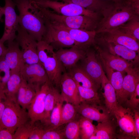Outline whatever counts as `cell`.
Segmentation results:
<instances>
[{
	"label": "cell",
	"instance_id": "obj_36",
	"mask_svg": "<svg viewBox=\"0 0 139 139\" xmlns=\"http://www.w3.org/2000/svg\"><path fill=\"white\" fill-rule=\"evenodd\" d=\"M11 75L10 70L3 56L0 58V94L2 95H5V92Z\"/></svg>",
	"mask_w": 139,
	"mask_h": 139
},
{
	"label": "cell",
	"instance_id": "obj_25",
	"mask_svg": "<svg viewBox=\"0 0 139 139\" xmlns=\"http://www.w3.org/2000/svg\"><path fill=\"white\" fill-rule=\"evenodd\" d=\"M108 51L110 53L121 57L132 63L139 62V54L124 46L112 43L106 42Z\"/></svg>",
	"mask_w": 139,
	"mask_h": 139
},
{
	"label": "cell",
	"instance_id": "obj_26",
	"mask_svg": "<svg viewBox=\"0 0 139 139\" xmlns=\"http://www.w3.org/2000/svg\"><path fill=\"white\" fill-rule=\"evenodd\" d=\"M36 93L34 89L23 78L17 94V102L22 108L27 109Z\"/></svg>",
	"mask_w": 139,
	"mask_h": 139
},
{
	"label": "cell",
	"instance_id": "obj_7",
	"mask_svg": "<svg viewBox=\"0 0 139 139\" xmlns=\"http://www.w3.org/2000/svg\"><path fill=\"white\" fill-rule=\"evenodd\" d=\"M15 39L21 48L24 62L28 64L40 63L37 51V41L19 25Z\"/></svg>",
	"mask_w": 139,
	"mask_h": 139
},
{
	"label": "cell",
	"instance_id": "obj_13",
	"mask_svg": "<svg viewBox=\"0 0 139 139\" xmlns=\"http://www.w3.org/2000/svg\"><path fill=\"white\" fill-rule=\"evenodd\" d=\"M52 24L56 27L67 31L74 41V47L79 49L86 51L91 46L95 45L96 43L95 31H84L70 28L62 25Z\"/></svg>",
	"mask_w": 139,
	"mask_h": 139
},
{
	"label": "cell",
	"instance_id": "obj_8",
	"mask_svg": "<svg viewBox=\"0 0 139 139\" xmlns=\"http://www.w3.org/2000/svg\"><path fill=\"white\" fill-rule=\"evenodd\" d=\"M3 7L5 16V27L3 35L0 39L4 43L6 41H13L15 39L19 25V16L15 11V4L13 0H5Z\"/></svg>",
	"mask_w": 139,
	"mask_h": 139
},
{
	"label": "cell",
	"instance_id": "obj_50",
	"mask_svg": "<svg viewBox=\"0 0 139 139\" xmlns=\"http://www.w3.org/2000/svg\"><path fill=\"white\" fill-rule=\"evenodd\" d=\"M33 0V1H34V0Z\"/></svg>",
	"mask_w": 139,
	"mask_h": 139
},
{
	"label": "cell",
	"instance_id": "obj_40",
	"mask_svg": "<svg viewBox=\"0 0 139 139\" xmlns=\"http://www.w3.org/2000/svg\"><path fill=\"white\" fill-rule=\"evenodd\" d=\"M65 138L63 128L59 127L54 129L45 130L41 139H62Z\"/></svg>",
	"mask_w": 139,
	"mask_h": 139
},
{
	"label": "cell",
	"instance_id": "obj_32",
	"mask_svg": "<svg viewBox=\"0 0 139 139\" xmlns=\"http://www.w3.org/2000/svg\"><path fill=\"white\" fill-rule=\"evenodd\" d=\"M64 102L62 100L56 104L48 121L44 124H42L45 130L55 129L60 126L61 110Z\"/></svg>",
	"mask_w": 139,
	"mask_h": 139
},
{
	"label": "cell",
	"instance_id": "obj_23",
	"mask_svg": "<svg viewBox=\"0 0 139 139\" xmlns=\"http://www.w3.org/2000/svg\"><path fill=\"white\" fill-rule=\"evenodd\" d=\"M66 71L73 79L82 86L97 91L100 87L80 66L76 64Z\"/></svg>",
	"mask_w": 139,
	"mask_h": 139
},
{
	"label": "cell",
	"instance_id": "obj_15",
	"mask_svg": "<svg viewBox=\"0 0 139 139\" xmlns=\"http://www.w3.org/2000/svg\"><path fill=\"white\" fill-rule=\"evenodd\" d=\"M7 42L8 47L3 56L4 59L9 67L11 73L20 72L25 63L19 45L16 41Z\"/></svg>",
	"mask_w": 139,
	"mask_h": 139
},
{
	"label": "cell",
	"instance_id": "obj_4",
	"mask_svg": "<svg viewBox=\"0 0 139 139\" xmlns=\"http://www.w3.org/2000/svg\"><path fill=\"white\" fill-rule=\"evenodd\" d=\"M30 121L26 109L22 108L17 100L6 98L0 127L7 129L14 134L19 126Z\"/></svg>",
	"mask_w": 139,
	"mask_h": 139
},
{
	"label": "cell",
	"instance_id": "obj_35",
	"mask_svg": "<svg viewBox=\"0 0 139 139\" xmlns=\"http://www.w3.org/2000/svg\"><path fill=\"white\" fill-rule=\"evenodd\" d=\"M77 114L75 106L66 102L62 108L60 126L76 119Z\"/></svg>",
	"mask_w": 139,
	"mask_h": 139
},
{
	"label": "cell",
	"instance_id": "obj_6",
	"mask_svg": "<svg viewBox=\"0 0 139 139\" xmlns=\"http://www.w3.org/2000/svg\"><path fill=\"white\" fill-rule=\"evenodd\" d=\"M40 13L46 27V31L42 40L51 46L54 49L58 50L74 46V40L67 31L54 26L47 18Z\"/></svg>",
	"mask_w": 139,
	"mask_h": 139
},
{
	"label": "cell",
	"instance_id": "obj_3",
	"mask_svg": "<svg viewBox=\"0 0 139 139\" xmlns=\"http://www.w3.org/2000/svg\"><path fill=\"white\" fill-rule=\"evenodd\" d=\"M40 13L54 25H60L72 29L89 31H95L98 26V20L85 15L67 16L62 15L36 5Z\"/></svg>",
	"mask_w": 139,
	"mask_h": 139
},
{
	"label": "cell",
	"instance_id": "obj_21",
	"mask_svg": "<svg viewBox=\"0 0 139 139\" xmlns=\"http://www.w3.org/2000/svg\"><path fill=\"white\" fill-rule=\"evenodd\" d=\"M126 73L127 75L124 76L123 79L119 104L126 102L129 99L139 83L138 68H133Z\"/></svg>",
	"mask_w": 139,
	"mask_h": 139
},
{
	"label": "cell",
	"instance_id": "obj_33",
	"mask_svg": "<svg viewBox=\"0 0 139 139\" xmlns=\"http://www.w3.org/2000/svg\"><path fill=\"white\" fill-rule=\"evenodd\" d=\"M139 40V15H136L122 25L115 28Z\"/></svg>",
	"mask_w": 139,
	"mask_h": 139
},
{
	"label": "cell",
	"instance_id": "obj_11",
	"mask_svg": "<svg viewBox=\"0 0 139 139\" xmlns=\"http://www.w3.org/2000/svg\"><path fill=\"white\" fill-rule=\"evenodd\" d=\"M82 60L83 62L80 66L100 87L103 70L98 54L89 48L86 51L85 56Z\"/></svg>",
	"mask_w": 139,
	"mask_h": 139
},
{
	"label": "cell",
	"instance_id": "obj_41",
	"mask_svg": "<svg viewBox=\"0 0 139 139\" xmlns=\"http://www.w3.org/2000/svg\"><path fill=\"white\" fill-rule=\"evenodd\" d=\"M44 131L42 124L40 121H37L32 125L29 139H41Z\"/></svg>",
	"mask_w": 139,
	"mask_h": 139
},
{
	"label": "cell",
	"instance_id": "obj_30",
	"mask_svg": "<svg viewBox=\"0 0 139 139\" xmlns=\"http://www.w3.org/2000/svg\"><path fill=\"white\" fill-rule=\"evenodd\" d=\"M76 83L80 103L95 105L100 104V99L97 91L91 88L84 87Z\"/></svg>",
	"mask_w": 139,
	"mask_h": 139
},
{
	"label": "cell",
	"instance_id": "obj_29",
	"mask_svg": "<svg viewBox=\"0 0 139 139\" xmlns=\"http://www.w3.org/2000/svg\"><path fill=\"white\" fill-rule=\"evenodd\" d=\"M115 129L109 120L99 122L94 134L89 139H112L115 138Z\"/></svg>",
	"mask_w": 139,
	"mask_h": 139
},
{
	"label": "cell",
	"instance_id": "obj_42",
	"mask_svg": "<svg viewBox=\"0 0 139 139\" xmlns=\"http://www.w3.org/2000/svg\"><path fill=\"white\" fill-rule=\"evenodd\" d=\"M126 102L128 108L131 110L137 108L139 103V83L137 84L133 93Z\"/></svg>",
	"mask_w": 139,
	"mask_h": 139
},
{
	"label": "cell",
	"instance_id": "obj_37",
	"mask_svg": "<svg viewBox=\"0 0 139 139\" xmlns=\"http://www.w3.org/2000/svg\"><path fill=\"white\" fill-rule=\"evenodd\" d=\"M37 51L39 62L42 65L48 57L54 52L52 47L42 40L37 42Z\"/></svg>",
	"mask_w": 139,
	"mask_h": 139
},
{
	"label": "cell",
	"instance_id": "obj_22",
	"mask_svg": "<svg viewBox=\"0 0 139 139\" xmlns=\"http://www.w3.org/2000/svg\"><path fill=\"white\" fill-rule=\"evenodd\" d=\"M101 85L104 90L103 95L105 100L106 108L109 113L112 114L119 104L116 93L103 70Z\"/></svg>",
	"mask_w": 139,
	"mask_h": 139
},
{
	"label": "cell",
	"instance_id": "obj_27",
	"mask_svg": "<svg viewBox=\"0 0 139 139\" xmlns=\"http://www.w3.org/2000/svg\"><path fill=\"white\" fill-rule=\"evenodd\" d=\"M62 100L63 99L60 93L52 84L45 99L44 116L43 120L41 122L42 124H44L47 121L55 106Z\"/></svg>",
	"mask_w": 139,
	"mask_h": 139
},
{
	"label": "cell",
	"instance_id": "obj_16",
	"mask_svg": "<svg viewBox=\"0 0 139 139\" xmlns=\"http://www.w3.org/2000/svg\"><path fill=\"white\" fill-rule=\"evenodd\" d=\"M105 42L122 45L139 54V42L132 37L115 29L102 33Z\"/></svg>",
	"mask_w": 139,
	"mask_h": 139
},
{
	"label": "cell",
	"instance_id": "obj_24",
	"mask_svg": "<svg viewBox=\"0 0 139 139\" xmlns=\"http://www.w3.org/2000/svg\"><path fill=\"white\" fill-rule=\"evenodd\" d=\"M62 1L80 6L90 11L101 14L109 7L112 4L104 0H50Z\"/></svg>",
	"mask_w": 139,
	"mask_h": 139
},
{
	"label": "cell",
	"instance_id": "obj_2",
	"mask_svg": "<svg viewBox=\"0 0 139 139\" xmlns=\"http://www.w3.org/2000/svg\"><path fill=\"white\" fill-rule=\"evenodd\" d=\"M102 14L103 18L99 22L95 31L96 34L115 29L139 15L128 0L114 3Z\"/></svg>",
	"mask_w": 139,
	"mask_h": 139
},
{
	"label": "cell",
	"instance_id": "obj_34",
	"mask_svg": "<svg viewBox=\"0 0 139 139\" xmlns=\"http://www.w3.org/2000/svg\"><path fill=\"white\" fill-rule=\"evenodd\" d=\"M80 138L89 139L94 134L96 126L93 123V120L81 116L79 119Z\"/></svg>",
	"mask_w": 139,
	"mask_h": 139
},
{
	"label": "cell",
	"instance_id": "obj_12",
	"mask_svg": "<svg viewBox=\"0 0 139 139\" xmlns=\"http://www.w3.org/2000/svg\"><path fill=\"white\" fill-rule=\"evenodd\" d=\"M112 114L115 115L118 125L124 134L136 138L134 114L131 109L118 104Z\"/></svg>",
	"mask_w": 139,
	"mask_h": 139
},
{
	"label": "cell",
	"instance_id": "obj_28",
	"mask_svg": "<svg viewBox=\"0 0 139 139\" xmlns=\"http://www.w3.org/2000/svg\"><path fill=\"white\" fill-rule=\"evenodd\" d=\"M101 61L107 75V77L115 90L119 104L121 96L124 76L123 73L114 70L108 66L103 60Z\"/></svg>",
	"mask_w": 139,
	"mask_h": 139
},
{
	"label": "cell",
	"instance_id": "obj_1",
	"mask_svg": "<svg viewBox=\"0 0 139 139\" xmlns=\"http://www.w3.org/2000/svg\"><path fill=\"white\" fill-rule=\"evenodd\" d=\"M19 12V25L37 42L41 40L46 31L42 16L31 0H14Z\"/></svg>",
	"mask_w": 139,
	"mask_h": 139
},
{
	"label": "cell",
	"instance_id": "obj_20",
	"mask_svg": "<svg viewBox=\"0 0 139 139\" xmlns=\"http://www.w3.org/2000/svg\"><path fill=\"white\" fill-rule=\"evenodd\" d=\"M43 65L49 82L53 85L59 86L62 75L66 71L57 59L55 52L48 57Z\"/></svg>",
	"mask_w": 139,
	"mask_h": 139
},
{
	"label": "cell",
	"instance_id": "obj_47",
	"mask_svg": "<svg viewBox=\"0 0 139 139\" xmlns=\"http://www.w3.org/2000/svg\"><path fill=\"white\" fill-rule=\"evenodd\" d=\"M4 44L0 40V58L4 55L7 49Z\"/></svg>",
	"mask_w": 139,
	"mask_h": 139
},
{
	"label": "cell",
	"instance_id": "obj_31",
	"mask_svg": "<svg viewBox=\"0 0 139 139\" xmlns=\"http://www.w3.org/2000/svg\"><path fill=\"white\" fill-rule=\"evenodd\" d=\"M22 79L20 72L11 73L5 92L6 98L17 100L18 91Z\"/></svg>",
	"mask_w": 139,
	"mask_h": 139
},
{
	"label": "cell",
	"instance_id": "obj_44",
	"mask_svg": "<svg viewBox=\"0 0 139 139\" xmlns=\"http://www.w3.org/2000/svg\"><path fill=\"white\" fill-rule=\"evenodd\" d=\"M135 132L136 138L139 137V112L136 109L133 110Z\"/></svg>",
	"mask_w": 139,
	"mask_h": 139
},
{
	"label": "cell",
	"instance_id": "obj_39",
	"mask_svg": "<svg viewBox=\"0 0 139 139\" xmlns=\"http://www.w3.org/2000/svg\"><path fill=\"white\" fill-rule=\"evenodd\" d=\"M30 121L17 128L13 135V139H29L33 125Z\"/></svg>",
	"mask_w": 139,
	"mask_h": 139
},
{
	"label": "cell",
	"instance_id": "obj_49",
	"mask_svg": "<svg viewBox=\"0 0 139 139\" xmlns=\"http://www.w3.org/2000/svg\"><path fill=\"white\" fill-rule=\"evenodd\" d=\"M106 1H110L113 2L114 3H117L120 2L123 0H104Z\"/></svg>",
	"mask_w": 139,
	"mask_h": 139
},
{
	"label": "cell",
	"instance_id": "obj_38",
	"mask_svg": "<svg viewBox=\"0 0 139 139\" xmlns=\"http://www.w3.org/2000/svg\"><path fill=\"white\" fill-rule=\"evenodd\" d=\"M63 130L65 138L80 139L79 119H76L66 124Z\"/></svg>",
	"mask_w": 139,
	"mask_h": 139
},
{
	"label": "cell",
	"instance_id": "obj_14",
	"mask_svg": "<svg viewBox=\"0 0 139 139\" xmlns=\"http://www.w3.org/2000/svg\"><path fill=\"white\" fill-rule=\"evenodd\" d=\"M59 86L61 89V96L64 101L75 106L80 103L77 83L66 71L62 75Z\"/></svg>",
	"mask_w": 139,
	"mask_h": 139
},
{
	"label": "cell",
	"instance_id": "obj_5",
	"mask_svg": "<svg viewBox=\"0 0 139 139\" xmlns=\"http://www.w3.org/2000/svg\"><path fill=\"white\" fill-rule=\"evenodd\" d=\"M31 1L40 7L51 8L59 14L65 16L85 15L99 20L100 14L73 3L50 0H31Z\"/></svg>",
	"mask_w": 139,
	"mask_h": 139
},
{
	"label": "cell",
	"instance_id": "obj_46",
	"mask_svg": "<svg viewBox=\"0 0 139 139\" xmlns=\"http://www.w3.org/2000/svg\"><path fill=\"white\" fill-rule=\"evenodd\" d=\"M137 14L139 15V0H128Z\"/></svg>",
	"mask_w": 139,
	"mask_h": 139
},
{
	"label": "cell",
	"instance_id": "obj_19",
	"mask_svg": "<svg viewBox=\"0 0 139 139\" xmlns=\"http://www.w3.org/2000/svg\"><path fill=\"white\" fill-rule=\"evenodd\" d=\"M75 106L78 114L93 121L99 123L109 119V113L101 106L83 103Z\"/></svg>",
	"mask_w": 139,
	"mask_h": 139
},
{
	"label": "cell",
	"instance_id": "obj_9",
	"mask_svg": "<svg viewBox=\"0 0 139 139\" xmlns=\"http://www.w3.org/2000/svg\"><path fill=\"white\" fill-rule=\"evenodd\" d=\"M20 73L23 79L33 87L36 92L48 81L46 72L40 63L31 64H25Z\"/></svg>",
	"mask_w": 139,
	"mask_h": 139
},
{
	"label": "cell",
	"instance_id": "obj_18",
	"mask_svg": "<svg viewBox=\"0 0 139 139\" xmlns=\"http://www.w3.org/2000/svg\"><path fill=\"white\" fill-rule=\"evenodd\" d=\"M86 51L73 47L70 49H60L55 53L58 60L66 70L75 66L79 60L83 59L85 56Z\"/></svg>",
	"mask_w": 139,
	"mask_h": 139
},
{
	"label": "cell",
	"instance_id": "obj_45",
	"mask_svg": "<svg viewBox=\"0 0 139 139\" xmlns=\"http://www.w3.org/2000/svg\"><path fill=\"white\" fill-rule=\"evenodd\" d=\"M5 95L0 94V120L5 106Z\"/></svg>",
	"mask_w": 139,
	"mask_h": 139
},
{
	"label": "cell",
	"instance_id": "obj_48",
	"mask_svg": "<svg viewBox=\"0 0 139 139\" xmlns=\"http://www.w3.org/2000/svg\"><path fill=\"white\" fill-rule=\"evenodd\" d=\"M4 15V11L3 7L0 6V21H1L2 17Z\"/></svg>",
	"mask_w": 139,
	"mask_h": 139
},
{
	"label": "cell",
	"instance_id": "obj_43",
	"mask_svg": "<svg viewBox=\"0 0 139 139\" xmlns=\"http://www.w3.org/2000/svg\"><path fill=\"white\" fill-rule=\"evenodd\" d=\"M13 135L7 129L0 127V139H13Z\"/></svg>",
	"mask_w": 139,
	"mask_h": 139
},
{
	"label": "cell",
	"instance_id": "obj_10",
	"mask_svg": "<svg viewBox=\"0 0 139 139\" xmlns=\"http://www.w3.org/2000/svg\"><path fill=\"white\" fill-rule=\"evenodd\" d=\"M52 84L48 80L42 85L36 92L35 97L27 109L31 124L38 121L41 122L43 120L45 98Z\"/></svg>",
	"mask_w": 139,
	"mask_h": 139
},
{
	"label": "cell",
	"instance_id": "obj_17",
	"mask_svg": "<svg viewBox=\"0 0 139 139\" xmlns=\"http://www.w3.org/2000/svg\"><path fill=\"white\" fill-rule=\"evenodd\" d=\"M98 55L100 59L104 61L110 67L114 70L127 73L133 68V64L119 56L112 54L108 51L103 50L95 46Z\"/></svg>",
	"mask_w": 139,
	"mask_h": 139
}]
</instances>
